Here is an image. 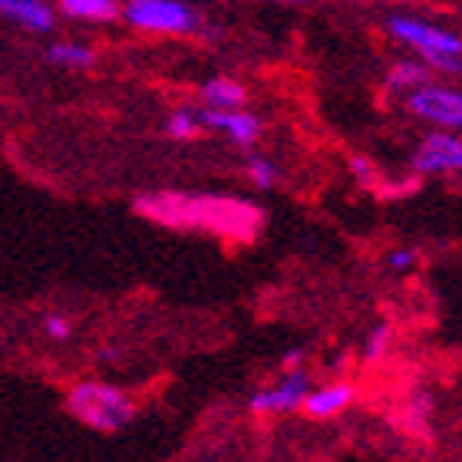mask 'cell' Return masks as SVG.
Listing matches in <instances>:
<instances>
[{"mask_svg":"<svg viewBox=\"0 0 462 462\" xmlns=\"http://www.w3.org/2000/svg\"><path fill=\"white\" fill-rule=\"evenodd\" d=\"M123 20L143 33L189 37L202 30V14L189 0H123Z\"/></svg>","mask_w":462,"mask_h":462,"instance_id":"cell-4","label":"cell"},{"mask_svg":"<svg viewBox=\"0 0 462 462\" xmlns=\"http://www.w3.org/2000/svg\"><path fill=\"white\" fill-rule=\"evenodd\" d=\"M202 129H205L202 109L179 106L175 113H169V119H165V135H169V139H175V143H189V139H195Z\"/></svg>","mask_w":462,"mask_h":462,"instance_id":"cell-15","label":"cell"},{"mask_svg":"<svg viewBox=\"0 0 462 462\" xmlns=\"http://www.w3.org/2000/svg\"><path fill=\"white\" fill-rule=\"evenodd\" d=\"M350 175H354L356 185H364V189H374L376 185V165L366 159V155H350Z\"/></svg>","mask_w":462,"mask_h":462,"instance_id":"cell-19","label":"cell"},{"mask_svg":"<svg viewBox=\"0 0 462 462\" xmlns=\"http://www.w3.org/2000/svg\"><path fill=\"white\" fill-rule=\"evenodd\" d=\"M350 403H354V386L328 383V386H320V390H310L308 403H304V413H308L310 420H330V416L344 413Z\"/></svg>","mask_w":462,"mask_h":462,"instance_id":"cell-10","label":"cell"},{"mask_svg":"<svg viewBox=\"0 0 462 462\" xmlns=\"http://www.w3.org/2000/svg\"><path fill=\"white\" fill-rule=\"evenodd\" d=\"M202 123L205 129H212V133H225L228 135L231 145H238V149H251V145L261 139V119L254 113H245V109H215V106H205L202 109Z\"/></svg>","mask_w":462,"mask_h":462,"instance_id":"cell-8","label":"cell"},{"mask_svg":"<svg viewBox=\"0 0 462 462\" xmlns=\"http://www.w3.org/2000/svg\"><path fill=\"white\" fill-rule=\"evenodd\" d=\"M278 4H304V0H278Z\"/></svg>","mask_w":462,"mask_h":462,"instance_id":"cell-22","label":"cell"},{"mask_svg":"<svg viewBox=\"0 0 462 462\" xmlns=\"http://www.w3.org/2000/svg\"><path fill=\"white\" fill-rule=\"evenodd\" d=\"M57 10L50 0H0V14L7 23H17L27 33H50L57 27Z\"/></svg>","mask_w":462,"mask_h":462,"instance_id":"cell-9","label":"cell"},{"mask_svg":"<svg viewBox=\"0 0 462 462\" xmlns=\"http://www.w3.org/2000/svg\"><path fill=\"white\" fill-rule=\"evenodd\" d=\"M199 93H202L205 106L215 109H245V103H248V89L231 77H208Z\"/></svg>","mask_w":462,"mask_h":462,"instance_id":"cell-13","label":"cell"},{"mask_svg":"<svg viewBox=\"0 0 462 462\" xmlns=\"http://www.w3.org/2000/svg\"><path fill=\"white\" fill-rule=\"evenodd\" d=\"M245 175H248V182L258 189V192H268L278 185V169L268 162V159H248L245 165Z\"/></svg>","mask_w":462,"mask_h":462,"instance_id":"cell-17","label":"cell"},{"mask_svg":"<svg viewBox=\"0 0 462 462\" xmlns=\"http://www.w3.org/2000/svg\"><path fill=\"white\" fill-rule=\"evenodd\" d=\"M390 344H393V328L390 324H376L364 340V356L366 360H383L390 354Z\"/></svg>","mask_w":462,"mask_h":462,"instance_id":"cell-16","label":"cell"},{"mask_svg":"<svg viewBox=\"0 0 462 462\" xmlns=\"http://www.w3.org/2000/svg\"><path fill=\"white\" fill-rule=\"evenodd\" d=\"M433 79V67L426 63V60H396L393 67L386 69L383 77V87L390 89V93H410V89L423 87V83H430Z\"/></svg>","mask_w":462,"mask_h":462,"instance_id":"cell-12","label":"cell"},{"mask_svg":"<svg viewBox=\"0 0 462 462\" xmlns=\"http://www.w3.org/2000/svg\"><path fill=\"white\" fill-rule=\"evenodd\" d=\"M383 30L396 43H403L420 60H426L433 73L462 77V33L416 17V14H403V10H390L383 17Z\"/></svg>","mask_w":462,"mask_h":462,"instance_id":"cell-2","label":"cell"},{"mask_svg":"<svg viewBox=\"0 0 462 462\" xmlns=\"http://www.w3.org/2000/svg\"><path fill=\"white\" fill-rule=\"evenodd\" d=\"M43 334H47L50 340H69L73 337V324H69V318H63V314H47L43 318Z\"/></svg>","mask_w":462,"mask_h":462,"instance_id":"cell-20","label":"cell"},{"mask_svg":"<svg viewBox=\"0 0 462 462\" xmlns=\"http://www.w3.org/2000/svg\"><path fill=\"white\" fill-rule=\"evenodd\" d=\"M346 4H360V0H346Z\"/></svg>","mask_w":462,"mask_h":462,"instance_id":"cell-23","label":"cell"},{"mask_svg":"<svg viewBox=\"0 0 462 462\" xmlns=\"http://www.w3.org/2000/svg\"><path fill=\"white\" fill-rule=\"evenodd\" d=\"M410 169L416 175H462V133L453 129H430V133L420 139V145L413 149V159H410Z\"/></svg>","mask_w":462,"mask_h":462,"instance_id":"cell-6","label":"cell"},{"mask_svg":"<svg viewBox=\"0 0 462 462\" xmlns=\"http://www.w3.org/2000/svg\"><path fill=\"white\" fill-rule=\"evenodd\" d=\"M416 261H420V254H416L413 248H393V251H386V271H393V274H406V271H413L416 268Z\"/></svg>","mask_w":462,"mask_h":462,"instance_id":"cell-18","label":"cell"},{"mask_svg":"<svg viewBox=\"0 0 462 462\" xmlns=\"http://www.w3.org/2000/svg\"><path fill=\"white\" fill-rule=\"evenodd\" d=\"M47 63L63 69H89L97 63V53L87 43H77V40H53L47 50H43Z\"/></svg>","mask_w":462,"mask_h":462,"instance_id":"cell-14","label":"cell"},{"mask_svg":"<svg viewBox=\"0 0 462 462\" xmlns=\"http://www.w3.org/2000/svg\"><path fill=\"white\" fill-rule=\"evenodd\" d=\"M67 410L93 433H119L135 416L133 396L123 393L119 386L99 383V380H79L69 386Z\"/></svg>","mask_w":462,"mask_h":462,"instance_id":"cell-3","label":"cell"},{"mask_svg":"<svg viewBox=\"0 0 462 462\" xmlns=\"http://www.w3.org/2000/svg\"><path fill=\"white\" fill-rule=\"evenodd\" d=\"M133 208L149 222L212 231V235L235 241H251L264 228V208H258L254 202H238V199H218V195L155 192L139 195Z\"/></svg>","mask_w":462,"mask_h":462,"instance_id":"cell-1","label":"cell"},{"mask_svg":"<svg viewBox=\"0 0 462 462\" xmlns=\"http://www.w3.org/2000/svg\"><path fill=\"white\" fill-rule=\"evenodd\" d=\"M308 396H310V374L304 370V366H298V370H284V376H281L274 386L251 393L248 410L254 416L294 413V410H304Z\"/></svg>","mask_w":462,"mask_h":462,"instance_id":"cell-7","label":"cell"},{"mask_svg":"<svg viewBox=\"0 0 462 462\" xmlns=\"http://www.w3.org/2000/svg\"><path fill=\"white\" fill-rule=\"evenodd\" d=\"M63 17L83 20V23H109L123 17V0H57Z\"/></svg>","mask_w":462,"mask_h":462,"instance_id":"cell-11","label":"cell"},{"mask_svg":"<svg viewBox=\"0 0 462 462\" xmlns=\"http://www.w3.org/2000/svg\"><path fill=\"white\" fill-rule=\"evenodd\" d=\"M300 364H304V350H300V346H294V350H288V354H284V360H281V370H298Z\"/></svg>","mask_w":462,"mask_h":462,"instance_id":"cell-21","label":"cell"},{"mask_svg":"<svg viewBox=\"0 0 462 462\" xmlns=\"http://www.w3.org/2000/svg\"><path fill=\"white\" fill-rule=\"evenodd\" d=\"M403 109L416 123L430 129H453L462 133V89L443 87V83H423V87L403 93Z\"/></svg>","mask_w":462,"mask_h":462,"instance_id":"cell-5","label":"cell"}]
</instances>
